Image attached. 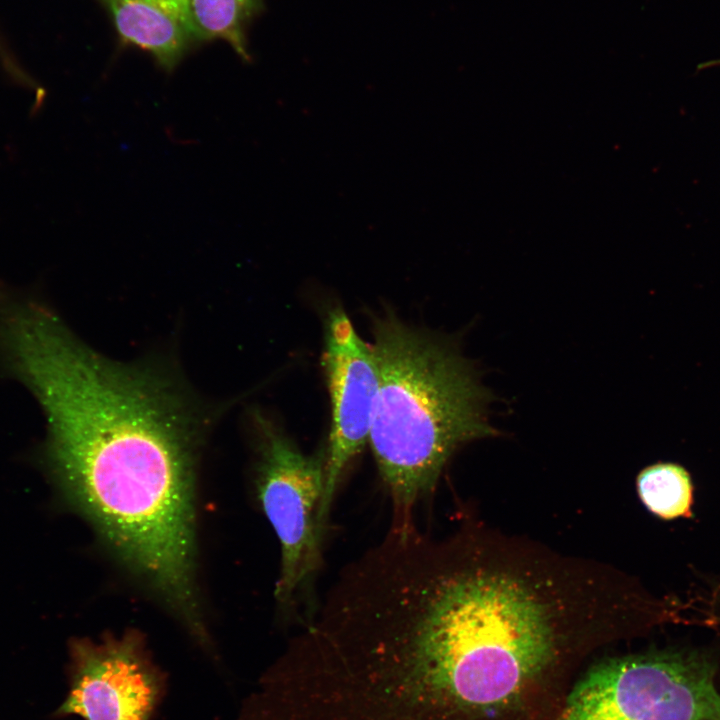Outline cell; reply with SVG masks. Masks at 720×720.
Segmentation results:
<instances>
[{"instance_id":"obj_10","label":"cell","mask_w":720,"mask_h":720,"mask_svg":"<svg viewBox=\"0 0 720 720\" xmlns=\"http://www.w3.org/2000/svg\"><path fill=\"white\" fill-rule=\"evenodd\" d=\"M639 497L655 515L672 519L686 515L692 501V484L687 471L673 463H658L637 477Z\"/></svg>"},{"instance_id":"obj_8","label":"cell","mask_w":720,"mask_h":720,"mask_svg":"<svg viewBox=\"0 0 720 720\" xmlns=\"http://www.w3.org/2000/svg\"><path fill=\"white\" fill-rule=\"evenodd\" d=\"M120 40L172 71L197 40L189 0H99Z\"/></svg>"},{"instance_id":"obj_2","label":"cell","mask_w":720,"mask_h":720,"mask_svg":"<svg viewBox=\"0 0 720 720\" xmlns=\"http://www.w3.org/2000/svg\"><path fill=\"white\" fill-rule=\"evenodd\" d=\"M204 418L128 389L89 395L47 435L66 498L192 636L206 629L196 583L195 460Z\"/></svg>"},{"instance_id":"obj_3","label":"cell","mask_w":720,"mask_h":720,"mask_svg":"<svg viewBox=\"0 0 720 720\" xmlns=\"http://www.w3.org/2000/svg\"><path fill=\"white\" fill-rule=\"evenodd\" d=\"M373 335L379 387L368 442L391 498L390 529L406 531L456 449L496 430L488 395L454 346L390 313L374 319Z\"/></svg>"},{"instance_id":"obj_7","label":"cell","mask_w":720,"mask_h":720,"mask_svg":"<svg viewBox=\"0 0 720 720\" xmlns=\"http://www.w3.org/2000/svg\"><path fill=\"white\" fill-rule=\"evenodd\" d=\"M322 365L331 404L324 489L318 515L323 533L343 474L369 441L379 387L372 345L359 337L340 307L330 310L326 319Z\"/></svg>"},{"instance_id":"obj_1","label":"cell","mask_w":720,"mask_h":720,"mask_svg":"<svg viewBox=\"0 0 720 720\" xmlns=\"http://www.w3.org/2000/svg\"><path fill=\"white\" fill-rule=\"evenodd\" d=\"M635 603L614 568L464 521L395 536L373 612L413 720H548L590 657L633 632Z\"/></svg>"},{"instance_id":"obj_5","label":"cell","mask_w":720,"mask_h":720,"mask_svg":"<svg viewBox=\"0 0 720 720\" xmlns=\"http://www.w3.org/2000/svg\"><path fill=\"white\" fill-rule=\"evenodd\" d=\"M257 429L256 490L280 544L275 598L290 605L312 581L321 562L318 515L324 489V455L303 453L262 415Z\"/></svg>"},{"instance_id":"obj_9","label":"cell","mask_w":720,"mask_h":720,"mask_svg":"<svg viewBox=\"0 0 720 720\" xmlns=\"http://www.w3.org/2000/svg\"><path fill=\"white\" fill-rule=\"evenodd\" d=\"M190 14L198 41H226L244 60L247 51L246 28L263 9V0H189Z\"/></svg>"},{"instance_id":"obj_6","label":"cell","mask_w":720,"mask_h":720,"mask_svg":"<svg viewBox=\"0 0 720 720\" xmlns=\"http://www.w3.org/2000/svg\"><path fill=\"white\" fill-rule=\"evenodd\" d=\"M69 675V691L56 712L61 717L151 720L165 689L163 674L136 632L73 640Z\"/></svg>"},{"instance_id":"obj_11","label":"cell","mask_w":720,"mask_h":720,"mask_svg":"<svg viewBox=\"0 0 720 720\" xmlns=\"http://www.w3.org/2000/svg\"><path fill=\"white\" fill-rule=\"evenodd\" d=\"M713 65H720V59L707 62V63L703 64L702 67L704 68V67L713 66Z\"/></svg>"},{"instance_id":"obj_4","label":"cell","mask_w":720,"mask_h":720,"mask_svg":"<svg viewBox=\"0 0 720 720\" xmlns=\"http://www.w3.org/2000/svg\"><path fill=\"white\" fill-rule=\"evenodd\" d=\"M548 720H720L712 663L687 651L590 663Z\"/></svg>"}]
</instances>
